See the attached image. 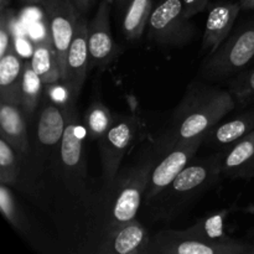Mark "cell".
I'll return each instance as SVG.
<instances>
[{
  "instance_id": "6da1fadb",
  "label": "cell",
  "mask_w": 254,
  "mask_h": 254,
  "mask_svg": "<svg viewBox=\"0 0 254 254\" xmlns=\"http://www.w3.org/2000/svg\"><path fill=\"white\" fill-rule=\"evenodd\" d=\"M156 161L155 158H146L136 165L121 169L111 183L94 193L86 216L84 252H93L107 231L135 218Z\"/></svg>"
},
{
  "instance_id": "7a4b0ae2",
  "label": "cell",
  "mask_w": 254,
  "mask_h": 254,
  "mask_svg": "<svg viewBox=\"0 0 254 254\" xmlns=\"http://www.w3.org/2000/svg\"><path fill=\"white\" fill-rule=\"evenodd\" d=\"M236 107L230 91L200 81L191 82L161 139L164 151L179 141L205 135Z\"/></svg>"
},
{
  "instance_id": "3957f363",
  "label": "cell",
  "mask_w": 254,
  "mask_h": 254,
  "mask_svg": "<svg viewBox=\"0 0 254 254\" xmlns=\"http://www.w3.org/2000/svg\"><path fill=\"white\" fill-rule=\"evenodd\" d=\"M225 149L193 160L166 186L153 201L145 205L149 216L156 221H173L185 212L202 195L220 183Z\"/></svg>"
},
{
  "instance_id": "277c9868",
  "label": "cell",
  "mask_w": 254,
  "mask_h": 254,
  "mask_svg": "<svg viewBox=\"0 0 254 254\" xmlns=\"http://www.w3.org/2000/svg\"><path fill=\"white\" fill-rule=\"evenodd\" d=\"M84 135H86V128L79 118L76 103L71 104L67 109V124L59 156L45 170H42L39 176L46 171H50V181H60V188L67 191L69 198L78 203L83 215L84 228H86V215L94 197V193L89 188L88 170H87L83 150Z\"/></svg>"
},
{
  "instance_id": "5b68a950",
  "label": "cell",
  "mask_w": 254,
  "mask_h": 254,
  "mask_svg": "<svg viewBox=\"0 0 254 254\" xmlns=\"http://www.w3.org/2000/svg\"><path fill=\"white\" fill-rule=\"evenodd\" d=\"M254 59V21L238 26L202 62L200 76L208 81H221L245 71Z\"/></svg>"
},
{
  "instance_id": "8992f818",
  "label": "cell",
  "mask_w": 254,
  "mask_h": 254,
  "mask_svg": "<svg viewBox=\"0 0 254 254\" xmlns=\"http://www.w3.org/2000/svg\"><path fill=\"white\" fill-rule=\"evenodd\" d=\"M252 243H216L197 237L186 228L164 230L151 236L148 254H251Z\"/></svg>"
},
{
  "instance_id": "52a82bcc",
  "label": "cell",
  "mask_w": 254,
  "mask_h": 254,
  "mask_svg": "<svg viewBox=\"0 0 254 254\" xmlns=\"http://www.w3.org/2000/svg\"><path fill=\"white\" fill-rule=\"evenodd\" d=\"M149 39L165 47H183L195 36V27L184 14L183 0H161L148 21Z\"/></svg>"
},
{
  "instance_id": "ba28073f",
  "label": "cell",
  "mask_w": 254,
  "mask_h": 254,
  "mask_svg": "<svg viewBox=\"0 0 254 254\" xmlns=\"http://www.w3.org/2000/svg\"><path fill=\"white\" fill-rule=\"evenodd\" d=\"M203 138L205 135L179 141L165 150V156L160 161H156L151 170L144 195V205L153 201L193 160L196 153L202 145Z\"/></svg>"
},
{
  "instance_id": "9c48e42d",
  "label": "cell",
  "mask_w": 254,
  "mask_h": 254,
  "mask_svg": "<svg viewBox=\"0 0 254 254\" xmlns=\"http://www.w3.org/2000/svg\"><path fill=\"white\" fill-rule=\"evenodd\" d=\"M139 121L135 116H116L114 123L99 140L102 178L104 184H109L121 170L122 160L130 148Z\"/></svg>"
},
{
  "instance_id": "30bf717a",
  "label": "cell",
  "mask_w": 254,
  "mask_h": 254,
  "mask_svg": "<svg viewBox=\"0 0 254 254\" xmlns=\"http://www.w3.org/2000/svg\"><path fill=\"white\" fill-rule=\"evenodd\" d=\"M42 6L49 34L54 42L64 74L67 52L73 37L79 10L73 0H44Z\"/></svg>"
},
{
  "instance_id": "8fae6325",
  "label": "cell",
  "mask_w": 254,
  "mask_h": 254,
  "mask_svg": "<svg viewBox=\"0 0 254 254\" xmlns=\"http://www.w3.org/2000/svg\"><path fill=\"white\" fill-rule=\"evenodd\" d=\"M89 67V49H88V21L81 11L77 16L74 34L69 45L66 57L62 81L68 86L72 94L78 99L82 87L87 77Z\"/></svg>"
},
{
  "instance_id": "7c38bea8",
  "label": "cell",
  "mask_w": 254,
  "mask_h": 254,
  "mask_svg": "<svg viewBox=\"0 0 254 254\" xmlns=\"http://www.w3.org/2000/svg\"><path fill=\"white\" fill-rule=\"evenodd\" d=\"M151 236L136 218L107 231L94 247L97 254H148Z\"/></svg>"
},
{
  "instance_id": "4fadbf2b",
  "label": "cell",
  "mask_w": 254,
  "mask_h": 254,
  "mask_svg": "<svg viewBox=\"0 0 254 254\" xmlns=\"http://www.w3.org/2000/svg\"><path fill=\"white\" fill-rule=\"evenodd\" d=\"M111 5L108 0H102L93 19L88 22L89 66L106 68L118 54L111 31Z\"/></svg>"
},
{
  "instance_id": "5bb4252c",
  "label": "cell",
  "mask_w": 254,
  "mask_h": 254,
  "mask_svg": "<svg viewBox=\"0 0 254 254\" xmlns=\"http://www.w3.org/2000/svg\"><path fill=\"white\" fill-rule=\"evenodd\" d=\"M27 122L21 106L0 102V133L12 146L21 164L27 160L31 153Z\"/></svg>"
},
{
  "instance_id": "9a60e30c",
  "label": "cell",
  "mask_w": 254,
  "mask_h": 254,
  "mask_svg": "<svg viewBox=\"0 0 254 254\" xmlns=\"http://www.w3.org/2000/svg\"><path fill=\"white\" fill-rule=\"evenodd\" d=\"M241 10L240 2H222L210 10L202 37V50L207 55L216 51L230 36Z\"/></svg>"
},
{
  "instance_id": "2e32d148",
  "label": "cell",
  "mask_w": 254,
  "mask_h": 254,
  "mask_svg": "<svg viewBox=\"0 0 254 254\" xmlns=\"http://www.w3.org/2000/svg\"><path fill=\"white\" fill-rule=\"evenodd\" d=\"M254 130V106L250 107L247 111L228 118L227 121L216 124L211 130L205 134L202 145L207 148L220 149L231 145L235 141Z\"/></svg>"
},
{
  "instance_id": "e0dca14e",
  "label": "cell",
  "mask_w": 254,
  "mask_h": 254,
  "mask_svg": "<svg viewBox=\"0 0 254 254\" xmlns=\"http://www.w3.org/2000/svg\"><path fill=\"white\" fill-rule=\"evenodd\" d=\"M222 159V176L228 179H251L254 176V130L226 146Z\"/></svg>"
},
{
  "instance_id": "ac0fdd59",
  "label": "cell",
  "mask_w": 254,
  "mask_h": 254,
  "mask_svg": "<svg viewBox=\"0 0 254 254\" xmlns=\"http://www.w3.org/2000/svg\"><path fill=\"white\" fill-rule=\"evenodd\" d=\"M25 62L15 49L0 57V102L21 104Z\"/></svg>"
},
{
  "instance_id": "d6986e66",
  "label": "cell",
  "mask_w": 254,
  "mask_h": 254,
  "mask_svg": "<svg viewBox=\"0 0 254 254\" xmlns=\"http://www.w3.org/2000/svg\"><path fill=\"white\" fill-rule=\"evenodd\" d=\"M30 64L45 84L62 79L61 64L50 34L32 46Z\"/></svg>"
},
{
  "instance_id": "ffe728a7",
  "label": "cell",
  "mask_w": 254,
  "mask_h": 254,
  "mask_svg": "<svg viewBox=\"0 0 254 254\" xmlns=\"http://www.w3.org/2000/svg\"><path fill=\"white\" fill-rule=\"evenodd\" d=\"M0 210L7 222L29 242L34 241L31 223L25 213L24 208L17 202L10 186L0 184Z\"/></svg>"
},
{
  "instance_id": "44dd1931",
  "label": "cell",
  "mask_w": 254,
  "mask_h": 254,
  "mask_svg": "<svg viewBox=\"0 0 254 254\" xmlns=\"http://www.w3.org/2000/svg\"><path fill=\"white\" fill-rule=\"evenodd\" d=\"M153 9V0H130L128 2L122 22L127 39L135 41L143 36Z\"/></svg>"
},
{
  "instance_id": "7402d4cb",
  "label": "cell",
  "mask_w": 254,
  "mask_h": 254,
  "mask_svg": "<svg viewBox=\"0 0 254 254\" xmlns=\"http://www.w3.org/2000/svg\"><path fill=\"white\" fill-rule=\"evenodd\" d=\"M45 83L39 74L34 71L30 62H25L24 77L21 86V108L26 116L27 121L34 118L36 109L44 96Z\"/></svg>"
},
{
  "instance_id": "603a6c76",
  "label": "cell",
  "mask_w": 254,
  "mask_h": 254,
  "mask_svg": "<svg viewBox=\"0 0 254 254\" xmlns=\"http://www.w3.org/2000/svg\"><path fill=\"white\" fill-rule=\"evenodd\" d=\"M116 116L101 101L92 102L83 116V126L91 140H101L114 123Z\"/></svg>"
},
{
  "instance_id": "cb8c5ba5",
  "label": "cell",
  "mask_w": 254,
  "mask_h": 254,
  "mask_svg": "<svg viewBox=\"0 0 254 254\" xmlns=\"http://www.w3.org/2000/svg\"><path fill=\"white\" fill-rule=\"evenodd\" d=\"M228 211L225 210L220 213H215L212 216L202 218L195 223L193 226L189 227L188 230L196 235L197 237L202 238L205 241L216 243H225V245H233V243L240 242V240L231 238L223 232V220L227 216Z\"/></svg>"
},
{
  "instance_id": "d4e9b609",
  "label": "cell",
  "mask_w": 254,
  "mask_h": 254,
  "mask_svg": "<svg viewBox=\"0 0 254 254\" xmlns=\"http://www.w3.org/2000/svg\"><path fill=\"white\" fill-rule=\"evenodd\" d=\"M21 181V161L12 146L0 136V184L16 188Z\"/></svg>"
},
{
  "instance_id": "484cf974",
  "label": "cell",
  "mask_w": 254,
  "mask_h": 254,
  "mask_svg": "<svg viewBox=\"0 0 254 254\" xmlns=\"http://www.w3.org/2000/svg\"><path fill=\"white\" fill-rule=\"evenodd\" d=\"M228 91L232 93L240 108L254 106V67L246 68L231 77L228 81Z\"/></svg>"
},
{
  "instance_id": "4316f807",
  "label": "cell",
  "mask_w": 254,
  "mask_h": 254,
  "mask_svg": "<svg viewBox=\"0 0 254 254\" xmlns=\"http://www.w3.org/2000/svg\"><path fill=\"white\" fill-rule=\"evenodd\" d=\"M14 11L10 7L0 11V57L14 49Z\"/></svg>"
},
{
  "instance_id": "83f0119b",
  "label": "cell",
  "mask_w": 254,
  "mask_h": 254,
  "mask_svg": "<svg viewBox=\"0 0 254 254\" xmlns=\"http://www.w3.org/2000/svg\"><path fill=\"white\" fill-rule=\"evenodd\" d=\"M44 96L47 99H50L52 103L57 104L60 107H64V108L71 106V104H74L77 102V99L72 94L71 89L68 88V86L62 79L61 81L54 82V83L45 84Z\"/></svg>"
},
{
  "instance_id": "f1b7e54d",
  "label": "cell",
  "mask_w": 254,
  "mask_h": 254,
  "mask_svg": "<svg viewBox=\"0 0 254 254\" xmlns=\"http://www.w3.org/2000/svg\"><path fill=\"white\" fill-rule=\"evenodd\" d=\"M184 14L186 17H192L193 15L203 11L208 4V0H183Z\"/></svg>"
},
{
  "instance_id": "f546056e",
  "label": "cell",
  "mask_w": 254,
  "mask_h": 254,
  "mask_svg": "<svg viewBox=\"0 0 254 254\" xmlns=\"http://www.w3.org/2000/svg\"><path fill=\"white\" fill-rule=\"evenodd\" d=\"M93 1L94 0H73L76 7L82 12V14H86V12L88 11L89 6H91Z\"/></svg>"
},
{
  "instance_id": "4dcf8cb0",
  "label": "cell",
  "mask_w": 254,
  "mask_h": 254,
  "mask_svg": "<svg viewBox=\"0 0 254 254\" xmlns=\"http://www.w3.org/2000/svg\"><path fill=\"white\" fill-rule=\"evenodd\" d=\"M240 4L242 10H253L254 0H240Z\"/></svg>"
},
{
  "instance_id": "1f68e13d",
  "label": "cell",
  "mask_w": 254,
  "mask_h": 254,
  "mask_svg": "<svg viewBox=\"0 0 254 254\" xmlns=\"http://www.w3.org/2000/svg\"><path fill=\"white\" fill-rule=\"evenodd\" d=\"M10 1H11V0H0V11L10 7Z\"/></svg>"
},
{
  "instance_id": "d6a6232c",
  "label": "cell",
  "mask_w": 254,
  "mask_h": 254,
  "mask_svg": "<svg viewBox=\"0 0 254 254\" xmlns=\"http://www.w3.org/2000/svg\"><path fill=\"white\" fill-rule=\"evenodd\" d=\"M245 211H246V212L252 213V215H254V202H253V203H251V205H248L247 207L245 208Z\"/></svg>"
},
{
  "instance_id": "836d02e7",
  "label": "cell",
  "mask_w": 254,
  "mask_h": 254,
  "mask_svg": "<svg viewBox=\"0 0 254 254\" xmlns=\"http://www.w3.org/2000/svg\"><path fill=\"white\" fill-rule=\"evenodd\" d=\"M24 2L26 4H41L44 2V0H24Z\"/></svg>"
},
{
  "instance_id": "e575fe53",
  "label": "cell",
  "mask_w": 254,
  "mask_h": 254,
  "mask_svg": "<svg viewBox=\"0 0 254 254\" xmlns=\"http://www.w3.org/2000/svg\"><path fill=\"white\" fill-rule=\"evenodd\" d=\"M130 1V0H118V2H119V5H122V6H123L124 4H128V2Z\"/></svg>"
},
{
  "instance_id": "d590c367",
  "label": "cell",
  "mask_w": 254,
  "mask_h": 254,
  "mask_svg": "<svg viewBox=\"0 0 254 254\" xmlns=\"http://www.w3.org/2000/svg\"><path fill=\"white\" fill-rule=\"evenodd\" d=\"M251 254H254V243H252V250H251Z\"/></svg>"
},
{
  "instance_id": "8d00e7d4",
  "label": "cell",
  "mask_w": 254,
  "mask_h": 254,
  "mask_svg": "<svg viewBox=\"0 0 254 254\" xmlns=\"http://www.w3.org/2000/svg\"><path fill=\"white\" fill-rule=\"evenodd\" d=\"M251 236H252V237H254V228L252 230V232H251Z\"/></svg>"
}]
</instances>
